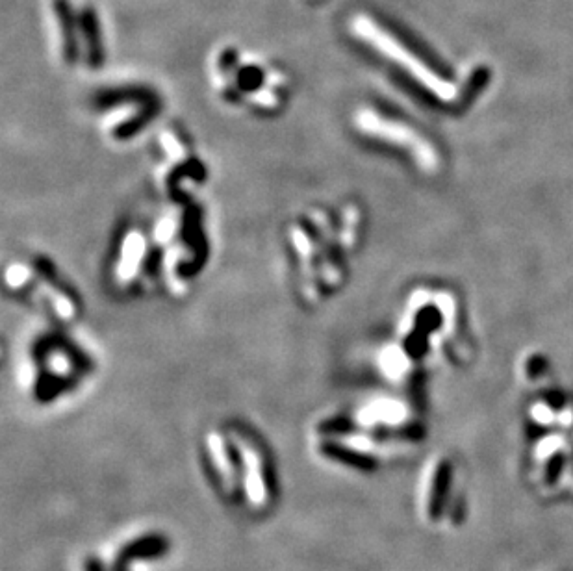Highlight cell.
<instances>
[{"instance_id": "3957f363", "label": "cell", "mask_w": 573, "mask_h": 571, "mask_svg": "<svg viewBox=\"0 0 573 571\" xmlns=\"http://www.w3.org/2000/svg\"><path fill=\"white\" fill-rule=\"evenodd\" d=\"M451 486V466L447 462H440L438 468L434 470L433 483L429 488V499H427V516L429 520L436 521L446 505L447 494Z\"/></svg>"}, {"instance_id": "8992f818", "label": "cell", "mask_w": 573, "mask_h": 571, "mask_svg": "<svg viewBox=\"0 0 573 571\" xmlns=\"http://www.w3.org/2000/svg\"><path fill=\"white\" fill-rule=\"evenodd\" d=\"M128 566H130L128 562H125V560L117 559V557H115L114 564H112V571H130Z\"/></svg>"}, {"instance_id": "277c9868", "label": "cell", "mask_w": 573, "mask_h": 571, "mask_svg": "<svg viewBox=\"0 0 573 571\" xmlns=\"http://www.w3.org/2000/svg\"><path fill=\"white\" fill-rule=\"evenodd\" d=\"M143 253H145V243H143V238H141L138 232L130 234L127 240H125V245H123V254H125V258H123V260H121V264L117 266V275H121L123 279L134 277V275L138 273V267H140Z\"/></svg>"}, {"instance_id": "6da1fadb", "label": "cell", "mask_w": 573, "mask_h": 571, "mask_svg": "<svg viewBox=\"0 0 573 571\" xmlns=\"http://www.w3.org/2000/svg\"><path fill=\"white\" fill-rule=\"evenodd\" d=\"M171 549V542L166 534L147 533L138 538H132L125 546L117 551V559L125 560L128 564L140 560H156L166 557Z\"/></svg>"}, {"instance_id": "7a4b0ae2", "label": "cell", "mask_w": 573, "mask_h": 571, "mask_svg": "<svg viewBox=\"0 0 573 571\" xmlns=\"http://www.w3.org/2000/svg\"><path fill=\"white\" fill-rule=\"evenodd\" d=\"M319 451L323 457L331 458L334 462H340V464L355 468V470L371 471L375 470V466H377V460L368 453H362V451H357V449L340 444V442H323L319 445Z\"/></svg>"}, {"instance_id": "5b68a950", "label": "cell", "mask_w": 573, "mask_h": 571, "mask_svg": "<svg viewBox=\"0 0 573 571\" xmlns=\"http://www.w3.org/2000/svg\"><path fill=\"white\" fill-rule=\"evenodd\" d=\"M84 571H106V566L102 564V560L95 555H88L84 559Z\"/></svg>"}]
</instances>
